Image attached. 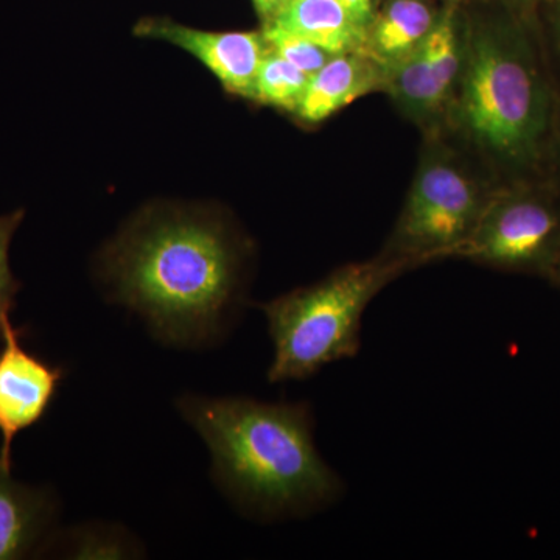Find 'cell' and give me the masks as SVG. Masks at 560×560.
<instances>
[{"label": "cell", "mask_w": 560, "mask_h": 560, "mask_svg": "<svg viewBox=\"0 0 560 560\" xmlns=\"http://www.w3.org/2000/svg\"><path fill=\"white\" fill-rule=\"evenodd\" d=\"M245 242L212 213L145 210L102 254L110 300L130 307L158 340L198 348L220 340L241 307Z\"/></svg>", "instance_id": "obj_1"}, {"label": "cell", "mask_w": 560, "mask_h": 560, "mask_svg": "<svg viewBox=\"0 0 560 560\" xmlns=\"http://www.w3.org/2000/svg\"><path fill=\"white\" fill-rule=\"evenodd\" d=\"M503 2L508 9L515 11V13L521 14L526 20L533 21L534 11H536L540 0H503Z\"/></svg>", "instance_id": "obj_19"}, {"label": "cell", "mask_w": 560, "mask_h": 560, "mask_svg": "<svg viewBox=\"0 0 560 560\" xmlns=\"http://www.w3.org/2000/svg\"><path fill=\"white\" fill-rule=\"evenodd\" d=\"M374 2H375V5H377V9H378V5H381L382 0H374Z\"/></svg>", "instance_id": "obj_23"}, {"label": "cell", "mask_w": 560, "mask_h": 560, "mask_svg": "<svg viewBox=\"0 0 560 560\" xmlns=\"http://www.w3.org/2000/svg\"><path fill=\"white\" fill-rule=\"evenodd\" d=\"M410 268L405 261L377 256L261 304L275 345L268 381H304L327 364L355 357L371 301Z\"/></svg>", "instance_id": "obj_4"}, {"label": "cell", "mask_w": 560, "mask_h": 560, "mask_svg": "<svg viewBox=\"0 0 560 560\" xmlns=\"http://www.w3.org/2000/svg\"><path fill=\"white\" fill-rule=\"evenodd\" d=\"M440 14L429 0H385L368 27L361 54L377 62L386 79L430 35Z\"/></svg>", "instance_id": "obj_12"}, {"label": "cell", "mask_w": 560, "mask_h": 560, "mask_svg": "<svg viewBox=\"0 0 560 560\" xmlns=\"http://www.w3.org/2000/svg\"><path fill=\"white\" fill-rule=\"evenodd\" d=\"M265 39H267L270 50L282 57L283 60L296 66L302 72L312 77L313 73L318 72L334 55L324 49H320L316 44L311 40L301 38L285 28L279 27L276 24H264Z\"/></svg>", "instance_id": "obj_15"}, {"label": "cell", "mask_w": 560, "mask_h": 560, "mask_svg": "<svg viewBox=\"0 0 560 560\" xmlns=\"http://www.w3.org/2000/svg\"><path fill=\"white\" fill-rule=\"evenodd\" d=\"M24 334L10 320L0 337V466L5 470L13 466L11 451L18 434L44 419L66 375L65 368L25 349Z\"/></svg>", "instance_id": "obj_8"}, {"label": "cell", "mask_w": 560, "mask_h": 560, "mask_svg": "<svg viewBox=\"0 0 560 560\" xmlns=\"http://www.w3.org/2000/svg\"><path fill=\"white\" fill-rule=\"evenodd\" d=\"M463 60L464 24L448 5L418 49L386 73L383 91L408 119L438 131L458 86Z\"/></svg>", "instance_id": "obj_7"}, {"label": "cell", "mask_w": 560, "mask_h": 560, "mask_svg": "<svg viewBox=\"0 0 560 560\" xmlns=\"http://www.w3.org/2000/svg\"><path fill=\"white\" fill-rule=\"evenodd\" d=\"M184 419L212 455L213 477L259 517H300L340 499L345 486L319 455L307 404L184 396Z\"/></svg>", "instance_id": "obj_3"}, {"label": "cell", "mask_w": 560, "mask_h": 560, "mask_svg": "<svg viewBox=\"0 0 560 560\" xmlns=\"http://www.w3.org/2000/svg\"><path fill=\"white\" fill-rule=\"evenodd\" d=\"M57 504L46 489L11 478L0 466V560L28 558L49 541Z\"/></svg>", "instance_id": "obj_11"}, {"label": "cell", "mask_w": 560, "mask_h": 560, "mask_svg": "<svg viewBox=\"0 0 560 560\" xmlns=\"http://www.w3.org/2000/svg\"><path fill=\"white\" fill-rule=\"evenodd\" d=\"M556 178H558L560 184V109L558 121V142H556Z\"/></svg>", "instance_id": "obj_22"}, {"label": "cell", "mask_w": 560, "mask_h": 560, "mask_svg": "<svg viewBox=\"0 0 560 560\" xmlns=\"http://www.w3.org/2000/svg\"><path fill=\"white\" fill-rule=\"evenodd\" d=\"M338 2L345 7L350 18H352L361 28L368 31L372 20H374L375 11H377V5H375L374 0H338Z\"/></svg>", "instance_id": "obj_18"}, {"label": "cell", "mask_w": 560, "mask_h": 560, "mask_svg": "<svg viewBox=\"0 0 560 560\" xmlns=\"http://www.w3.org/2000/svg\"><path fill=\"white\" fill-rule=\"evenodd\" d=\"M385 72L377 62L361 51L334 55L313 73L298 106V119L307 125L320 124L350 103L371 92L383 91Z\"/></svg>", "instance_id": "obj_10"}, {"label": "cell", "mask_w": 560, "mask_h": 560, "mask_svg": "<svg viewBox=\"0 0 560 560\" xmlns=\"http://www.w3.org/2000/svg\"><path fill=\"white\" fill-rule=\"evenodd\" d=\"M420 158L407 201L381 256L411 268L458 257L500 184L474 168L438 132Z\"/></svg>", "instance_id": "obj_5"}, {"label": "cell", "mask_w": 560, "mask_h": 560, "mask_svg": "<svg viewBox=\"0 0 560 560\" xmlns=\"http://www.w3.org/2000/svg\"><path fill=\"white\" fill-rule=\"evenodd\" d=\"M533 24L539 35L541 49L560 92V0H540Z\"/></svg>", "instance_id": "obj_17"}, {"label": "cell", "mask_w": 560, "mask_h": 560, "mask_svg": "<svg viewBox=\"0 0 560 560\" xmlns=\"http://www.w3.org/2000/svg\"><path fill=\"white\" fill-rule=\"evenodd\" d=\"M308 80L307 73L268 50L254 81L250 101L294 114L307 90Z\"/></svg>", "instance_id": "obj_14"}, {"label": "cell", "mask_w": 560, "mask_h": 560, "mask_svg": "<svg viewBox=\"0 0 560 560\" xmlns=\"http://www.w3.org/2000/svg\"><path fill=\"white\" fill-rule=\"evenodd\" d=\"M559 249L560 184L528 180L497 187L458 257L545 279Z\"/></svg>", "instance_id": "obj_6"}, {"label": "cell", "mask_w": 560, "mask_h": 560, "mask_svg": "<svg viewBox=\"0 0 560 560\" xmlns=\"http://www.w3.org/2000/svg\"><path fill=\"white\" fill-rule=\"evenodd\" d=\"M283 2H285V0H253L254 7H256L257 13H259L264 24L276 16L280 7L283 5Z\"/></svg>", "instance_id": "obj_20"}, {"label": "cell", "mask_w": 560, "mask_h": 560, "mask_svg": "<svg viewBox=\"0 0 560 560\" xmlns=\"http://www.w3.org/2000/svg\"><path fill=\"white\" fill-rule=\"evenodd\" d=\"M545 280H548L551 285H555L556 289L560 290V249L558 256H556L555 261H552L550 271H548L547 278H545Z\"/></svg>", "instance_id": "obj_21"}, {"label": "cell", "mask_w": 560, "mask_h": 560, "mask_svg": "<svg viewBox=\"0 0 560 560\" xmlns=\"http://www.w3.org/2000/svg\"><path fill=\"white\" fill-rule=\"evenodd\" d=\"M265 24L279 25L331 55L363 51L366 40V31L338 0H285Z\"/></svg>", "instance_id": "obj_13"}, {"label": "cell", "mask_w": 560, "mask_h": 560, "mask_svg": "<svg viewBox=\"0 0 560 560\" xmlns=\"http://www.w3.org/2000/svg\"><path fill=\"white\" fill-rule=\"evenodd\" d=\"M560 92L533 21L503 13L464 24V60L445 124L497 184L556 180Z\"/></svg>", "instance_id": "obj_2"}, {"label": "cell", "mask_w": 560, "mask_h": 560, "mask_svg": "<svg viewBox=\"0 0 560 560\" xmlns=\"http://www.w3.org/2000/svg\"><path fill=\"white\" fill-rule=\"evenodd\" d=\"M24 217V209L0 217V337L7 323H10L11 312L16 307L18 293L22 289V283L11 271L10 245Z\"/></svg>", "instance_id": "obj_16"}, {"label": "cell", "mask_w": 560, "mask_h": 560, "mask_svg": "<svg viewBox=\"0 0 560 560\" xmlns=\"http://www.w3.org/2000/svg\"><path fill=\"white\" fill-rule=\"evenodd\" d=\"M140 38L165 40L189 51L238 97L253 98L254 81L268 54L264 32H206L168 20H143L135 28Z\"/></svg>", "instance_id": "obj_9"}]
</instances>
